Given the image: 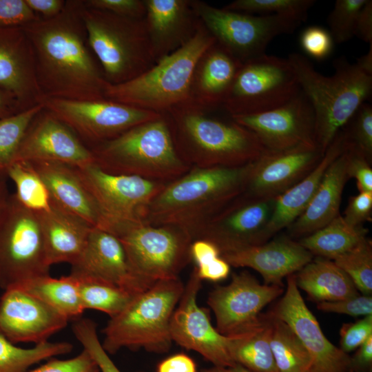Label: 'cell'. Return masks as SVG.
Listing matches in <instances>:
<instances>
[{
	"label": "cell",
	"mask_w": 372,
	"mask_h": 372,
	"mask_svg": "<svg viewBox=\"0 0 372 372\" xmlns=\"http://www.w3.org/2000/svg\"><path fill=\"white\" fill-rule=\"evenodd\" d=\"M65 2L58 14L23 25L32 49L40 91L43 98L104 100L107 81L85 41L83 1Z\"/></svg>",
	"instance_id": "1"
},
{
	"label": "cell",
	"mask_w": 372,
	"mask_h": 372,
	"mask_svg": "<svg viewBox=\"0 0 372 372\" xmlns=\"http://www.w3.org/2000/svg\"><path fill=\"white\" fill-rule=\"evenodd\" d=\"M254 162L233 167H191L165 185L143 222L178 227L194 240L214 215L244 192Z\"/></svg>",
	"instance_id": "2"
},
{
	"label": "cell",
	"mask_w": 372,
	"mask_h": 372,
	"mask_svg": "<svg viewBox=\"0 0 372 372\" xmlns=\"http://www.w3.org/2000/svg\"><path fill=\"white\" fill-rule=\"evenodd\" d=\"M205 112L187 103L163 114L178 154L190 167H240L267 150L248 129L233 120L209 117Z\"/></svg>",
	"instance_id": "3"
},
{
	"label": "cell",
	"mask_w": 372,
	"mask_h": 372,
	"mask_svg": "<svg viewBox=\"0 0 372 372\" xmlns=\"http://www.w3.org/2000/svg\"><path fill=\"white\" fill-rule=\"evenodd\" d=\"M287 59L300 90L312 106L315 143L324 154L338 133L371 96L372 76L342 57L334 61V73L331 76L316 71L300 54L291 53Z\"/></svg>",
	"instance_id": "4"
},
{
	"label": "cell",
	"mask_w": 372,
	"mask_h": 372,
	"mask_svg": "<svg viewBox=\"0 0 372 372\" xmlns=\"http://www.w3.org/2000/svg\"><path fill=\"white\" fill-rule=\"evenodd\" d=\"M215 43V38L199 21L189 41L144 73L118 84L107 82L105 99L160 114L188 103L196 65Z\"/></svg>",
	"instance_id": "5"
},
{
	"label": "cell",
	"mask_w": 372,
	"mask_h": 372,
	"mask_svg": "<svg viewBox=\"0 0 372 372\" xmlns=\"http://www.w3.org/2000/svg\"><path fill=\"white\" fill-rule=\"evenodd\" d=\"M88 148L94 163L113 174L169 183L191 168L178 154L167 121L163 114Z\"/></svg>",
	"instance_id": "6"
},
{
	"label": "cell",
	"mask_w": 372,
	"mask_h": 372,
	"mask_svg": "<svg viewBox=\"0 0 372 372\" xmlns=\"http://www.w3.org/2000/svg\"><path fill=\"white\" fill-rule=\"evenodd\" d=\"M184 287L179 278L162 280L135 296L103 329L104 350L108 354L123 348L155 353L169 351L173 342L170 322Z\"/></svg>",
	"instance_id": "7"
},
{
	"label": "cell",
	"mask_w": 372,
	"mask_h": 372,
	"mask_svg": "<svg viewBox=\"0 0 372 372\" xmlns=\"http://www.w3.org/2000/svg\"><path fill=\"white\" fill-rule=\"evenodd\" d=\"M81 15L88 45L99 59L107 83L128 81L156 63L145 18L117 15L85 3Z\"/></svg>",
	"instance_id": "8"
},
{
	"label": "cell",
	"mask_w": 372,
	"mask_h": 372,
	"mask_svg": "<svg viewBox=\"0 0 372 372\" xmlns=\"http://www.w3.org/2000/svg\"><path fill=\"white\" fill-rule=\"evenodd\" d=\"M105 230L118 238L134 271L150 283L179 278L191 261L192 238L178 227L116 221L109 223Z\"/></svg>",
	"instance_id": "9"
},
{
	"label": "cell",
	"mask_w": 372,
	"mask_h": 372,
	"mask_svg": "<svg viewBox=\"0 0 372 372\" xmlns=\"http://www.w3.org/2000/svg\"><path fill=\"white\" fill-rule=\"evenodd\" d=\"M39 216L10 194L0 209V288L49 275Z\"/></svg>",
	"instance_id": "10"
},
{
	"label": "cell",
	"mask_w": 372,
	"mask_h": 372,
	"mask_svg": "<svg viewBox=\"0 0 372 372\" xmlns=\"http://www.w3.org/2000/svg\"><path fill=\"white\" fill-rule=\"evenodd\" d=\"M300 90L289 60L263 54L242 64L223 105L231 116L257 114L282 105Z\"/></svg>",
	"instance_id": "11"
},
{
	"label": "cell",
	"mask_w": 372,
	"mask_h": 372,
	"mask_svg": "<svg viewBox=\"0 0 372 372\" xmlns=\"http://www.w3.org/2000/svg\"><path fill=\"white\" fill-rule=\"evenodd\" d=\"M192 4L216 41L242 63L265 54L272 39L292 33L300 24L274 14L255 15L217 8L200 1H192Z\"/></svg>",
	"instance_id": "12"
},
{
	"label": "cell",
	"mask_w": 372,
	"mask_h": 372,
	"mask_svg": "<svg viewBox=\"0 0 372 372\" xmlns=\"http://www.w3.org/2000/svg\"><path fill=\"white\" fill-rule=\"evenodd\" d=\"M43 109L89 144L110 140L162 114L110 100L78 101L45 97Z\"/></svg>",
	"instance_id": "13"
},
{
	"label": "cell",
	"mask_w": 372,
	"mask_h": 372,
	"mask_svg": "<svg viewBox=\"0 0 372 372\" xmlns=\"http://www.w3.org/2000/svg\"><path fill=\"white\" fill-rule=\"evenodd\" d=\"M76 168L102 211L106 227L110 222H143L149 204L167 183L110 174L94 163Z\"/></svg>",
	"instance_id": "14"
},
{
	"label": "cell",
	"mask_w": 372,
	"mask_h": 372,
	"mask_svg": "<svg viewBox=\"0 0 372 372\" xmlns=\"http://www.w3.org/2000/svg\"><path fill=\"white\" fill-rule=\"evenodd\" d=\"M283 287L262 285L247 271L232 275L227 285L218 286L207 297L213 311L216 329L233 336L248 331L260 321V311L282 294Z\"/></svg>",
	"instance_id": "15"
},
{
	"label": "cell",
	"mask_w": 372,
	"mask_h": 372,
	"mask_svg": "<svg viewBox=\"0 0 372 372\" xmlns=\"http://www.w3.org/2000/svg\"><path fill=\"white\" fill-rule=\"evenodd\" d=\"M275 198H255L242 194L214 215L196 239L214 242L220 254L258 245L271 237L268 232Z\"/></svg>",
	"instance_id": "16"
},
{
	"label": "cell",
	"mask_w": 372,
	"mask_h": 372,
	"mask_svg": "<svg viewBox=\"0 0 372 372\" xmlns=\"http://www.w3.org/2000/svg\"><path fill=\"white\" fill-rule=\"evenodd\" d=\"M202 280L194 268L170 322L172 341L200 354L215 366L236 364L229 351L230 337L212 325L207 310L197 303Z\"/></svg>",
	"instance_id": "17"
},
{
	"label": "cell",
	"mask_w": 372,
	"mask_h": 372,
	"mask_svg": "<svg viewBox=\"0 0 372 372\" xmlns=\"http://www.w3.org/2000/svg\"><path fill=\"white\" fill-rule=\"evenodd\" d=\"M231 118L253 132L267 150L281 151L315 143L314 112L301 90L276 108Z\"/></svg>",
	"instance_id": "18"
},
{
	"label": "cell",
	"mask_w": 372,
	"mask_h": 372,
	"mask_svg": "<svg viewBox=\"0 0 372 372\" xmlns=\"http://www.w3.org/2000/svg\"><path fill=\"white\" fill-rule=\"evenodd\" d=\"M272 312L291 327L306 349L309 372H352L351 356L323 333L299 291L295 273L287 276L285 293Z\"/></svg>",
	"instance_id": "19"
},
{
	"label": "cell",
	"mask_w": 372,
	"mask_h": 372,
	"mask_svg": "<svg viewBox=\"0 0 372 372\" xmlns=\"http://www.w3.org/2000/svg\"><path fill=\"white\" fill-rule=\"evenodd\" d=\"M323 156L315 143L281 151L266 150L255 161L242 194L255 198H276L309 174Z\"/></svg>",
	"instance_id": "20"
},
{
	"label": "cell",
	"mask_w": 372,
	"mask_h": 372,
	"mask_svg": "<svg viewBox=\"0 0 372 372\" xmlns=\"http://www.w3.org/2000/svg\"><path fill=\"white\" fill-rule=\"evenodd\" d=\"M71 266L70 274L72 276L106 282L134 296L155 283L136 274L118 238L101 228L92 229L82 254Z\"/></svg>",
	"instance_id": "21"
},
{
	"label": "cell",
	"mask_w": 372,
	"mask_h": 372,
	"mask_svg": "<svg viewBox=\"0 0 372 372\" xmlns=\"http://www.w3.org/2000/svg\"><path fill=\"white\" fill-rule=\"evenodd\" d=\"M17 161L59 162L77 167L94 163L92 152L74 132L44 109L28 128L14 160Z\"/></svg>",
	"instance_id": "22"
},
{
	"label": "cell",
	"mask_w": 372,
	"mask_h": 372,
	"mask_svg": "<svg viewBox=\"0 0 372 372\" xmlns=\"http://www.w3.org/2000/svg\"><path fill=\"white\" fill-rule=\"evenodd\" d=\"M0 298V331L13 344L48 341L68 320L19 287L3 291Z\"/></svg>",
	"instance_id": "23"
},
{
	"label": "cell",
	"mask_w": 372,
	"mask_h": 372,
	"mask_svg": "<svg viewBox=\"0 0 372 372\" xmlns=\"http://www.w3.org/2000/svg\"><path fill=\"white\" fill-rule=\"evenodd\" d=\"M0 91L21 112L41 103L32 49L23 26L0 27Z\"/></svg>",
	"instance_id": "24"
},
{
	"label": "cell",
	"mask_w": 372,
	"mask_h": 372,
	"mask_svg": "<svg viewBox=\"0 0 372 372\" xmlns=\"http://www.w3.org/2000/svg\"><path fill=\"white\" fill-rule=\"evenodd\" d=\"M220 256L230 266L256 270L265 285L283 287L282 279L300 270L313 260V256L299 242L282 237L225 252Z\"/></svg>",
	"instance_id": "25"
},
{
	"label": "cell",
	"mask_w": 372,
	"mask_h": 372,
	"mask_svg": "<svg viewBox=\"0 0 372 372\" xmlns=\"http://www.w3.org/2000/svg\"><path fill=\"white\" fill-rule=\"evenodd\" d=\"M143 1L147 31L156 63L189 41L200 21L190 0Z\"/></svg>",
	"instance_id": "26"
},
{
	"label": "cell",
	"mask_w": 372,
	"mask_h": 372,
	"mask_svg": "<svg viewBox=\"0 0 372 372\" xmlns=\"http://www.w3.org/2000/svg\"><path fill=\"white\" fill-rule=\"evenodd\" d=\"M30 163L44 181L54 204L94 227L105 229L106 220L76 167L59 162Z\"/></svg>",
	"instance_id": "27"
},
{
	"label": "cell",
	"mask_w": 372,
	"mask_h": 372,
	"mask_svg": "<svg viewBox=\"0 0 372 372\" xmlns=\"http://www.w3.org/2000/svg\"><path fill=\"white\" fill-rule=\"evenodd\" d=\"M242 64L216 41L196 65L187 104L205 111L223 105Z\"/></svg>",
	"instance_id": "28"
},
{
	"label": "cell",
	"mask_w": 372,
	"mask_h": 372,
	"mask_svg": "<svg viewBox=\"0 0 372 372\" xmlns=\"http://www.w3.org/2000/svg\"><path fill=\"white\" fill-rule=\"evenodd\" d=\"M347 162L348 144L344 151L327 167L305 210L287 227L292 236H308L327 225L340 214L342 192L349 179L347 171Z\"/></svg>",
	"instance_id": "29"
},
{
	"label": "cell",
	"mask_w": 372,
	"mask_h": 372,
	"mask_svg": "<svg viewBox=\"0 0 372 372\" xmlns=\"http://www.w3.org/2000/svg\"><path fill=\"white\" fill-rule=\"evenodd\" d=\"M37 215L48 265L74 264L82 254L94 227L53 202L48 211Z\"/></svg>",
	"instance_id": "30"
},
{
	"label": "cell",
	"mask_w": 372,
	"mask_h": 372,
	"mask_svg": "<svg viewBox=\"0 0 372 372\" xmlns=\"http://www.w3.org/2000/svg\"><path fill=\"white\" fill-rule=\"evenodd\" d=\"M347 144L345 134L340 130L316 167L295 185L275 198L268 225L271 236L288 227L302 214L316 194L327 167L344 151Z\"/></svg>",
	"instance_id": "31"
},
{
	"label": "cell",
	"mask_w": 372,
	"mask_h": 372,
	"mask_svg": "<svg viewBox=\"0 0 372 372\" xmlns=\"http://www.w3.org/2000/svg\"><path fill=\"white\" fill-rule=\"evenodd\" d=\"M295 276L298 287L317 303L340 300L360 293L350 277L333 260L326 258L312 260Z\"/></svg>",
	"instance_id": "32"
},
{
	"label": "cell",
	"mask_w": 372,
	"mask_h": 372,
	"mask_svg": "<svg viewBox=\"0 0 372 372\" xmlns=\"http://www.w3.org/2000/svg\"><path fill=\"white\" fill-rule=\"evenodd\" d=\"M270 313L262 315L251 330L229 336V351L234 362L250 372H278L270 346Z\"/></svg>",
	"instance_id": "33"
},
{
	"label": "cell",
	"mask_w": 372,
	"mask_h": 372,
	"mask_svg": "<svg viewBox=\"0 0 372 372\" xmlns=\"http://www.w3.org/2000/svg\"><path fill=\"white\" fill-rule=\"evenodd\" d=\"M367 233L362 225L351 226L339 214L323 227L302 237L299 243L313 256L333 260L365 240Z\"/></svg>",
	"instance_id": "34"
},
{
	"label": "cell",
	"mask_w": 372,
	"mask_h": 372,
	"mask_svg": "<svg viewBox=\"0 0 372 372\" xmlns=\"http://www.w3.org/2000/svg\"><path fill=\"white\" fill-rule=\"evenodd\" d=\"M17 287L37 297L68 320L80 318L85 311L77 281L70 274L59 278H52L50 274L39 276Z\"/></svg>",
	"instance_id": "35"
},
{
	"label": "cell",
	"mask_w": 372,
	"mask_h": 372,
	"mask_svg": "<svg viewBox=\"0 0 372 372\" xmlns=\"http://www.w3.org/2000/svg\"><path fill=\"white\" fill-rule=\"evenodd\" d=\"M270 346L278 372H309V355L291 327L271 311Z\"/></svg>",
	"instance_id": "36"
},
{
	"label": "cell",
	"mask_w": 372,
	"mask_h": 372,
	"mask_svg": "<svg viewBox=\"0 0 372 372\" xmlns=\"http://www.w3.org/2000/svg\"><path fill=\"white\" fill-rule=\"evenodd\" d=\"M15 185L18 201L28 210L39 214L48 211L52 200L44 181L28 161H14L5 169Z\"/></svg>",
	"instance_id": "37"
},
{
	"label": "cell",
	"mask_w": 372,
	"mask_h": 372,
	"mask_svg": "<svg viewBox=\"0 0 372 372\" xmlns=\"http://www.w3.org/2000/svg\"><path fill=\"white\" fill-rule=\"evenodd\" d=\"M73 345L68 342L46 341L31 348L15 345L0 331V372H28L35 364L69 353Z\"/></svg>",
	"instance_id": "38"
},
{
	"label": "cell",
	"mask_w": 372,
	"mask_h": 372,
	"mask_svg": "<svg viewBox=\"0 0 372 372\" xmlns=\"http://www.w3.org/2000/svg\"><path fill=\"white\" fill-rule=\"evenodd\" d=\"M72 276L77 281L84 310L100 311L112 318L123 311L135 296L126 290L106 282L87 277Z\"/></svg>",
	"instance_id": "39"
},
{
	"label": "cell",
	"mask_w": 372,
	"mask_h": 372,
	"mask_svg": "<svg viewBox=\"0 0 372 372\" xmlns=\"http://www.w3.org/2000/svg\"><path fill=\"white\" fill-rule=\"evenodd\" d=\"M43 110L40 103L0 118V167L6 169L14 160L23 136L34 118Z\"/></svg>",
	"instance_id": "40"
},
{
	"label": "cell",
	"mask_w": 372,
	"mask_h": 372,
	"mask_svg": "<svg viewBox=\"0 0 372 372\" xmlns=\"http://www.w3.org/2000/svg\"><path fill=\"white\" fill-rule=\"evenodd\" d=\"M315 2L313 0H236L223 8L251 14H274L301 23L306 20L309 10Z\"/></svg>",
	"instance_id": "41"
},
{
	"label": "cell",
	"mask_w": 372,
	"mask_h": 372,
	"mask_svg": "<svg viewBox=\"0 0 372 372\" xmlns=\"http://www.w3.org/2000/svg\"><path fill=\"white\" fill-rule=\"evenodd\" d=\"M333 261L350 277L361 294L371 295L372 245L369 238Z\"/></svg>",
	"instance_id": "42"
},
{
	"label": "cell",
	"mask_w": 372,
	"mask_h": 372,
	"mask_svg": "<svg viewBox=\"0 0 372 372\" xmlns=\"http://www.w3.org/2000/svg\"><path fill=\"white\" fill-rule=\"evenodd\" d=\"M366 0H337L327 23L329 32L336 43L349 41L355 36V25L361 8Z\"/></svg>",
	"instance_id": "43"
},
{
	"label": "cell",
	"mask_w": 372,
	"mask_h": 372,
	"mask_svg": "<svg viewBox=\"0 0 372 372\" xmlns=\"http://www.w3.org/2000/svg\"><path fill=\"white\" fill-rule=\"evenodd\" d=\"M72 332L97 364L101 372H121L103 348L97 334L96 324L89 318H79L72 324Z\"/></svg>",
	"instance_id": "44"
},
{
	"label": "cell",
	"mask_w": 372,
	"mask_h": 372,
	"mask_svg": "<svg viewBox=\"0 0 372 372\" xmlns=\"http://www.w3.org/2000/svg\"><path fill=\"white\" fill-rule=\"evenodd\" d=\"M345 125H348V127L342 130L349 143L358 149L371 163L372 160L371 105L365 103L362 104Z\"/></svg>",
	"instance_id": "45"
},
{
	"label": "cell",
	"mask_w": 372,
	"mask_h": 372,
	"mask_svg": "<svg viewBox=\"0 0 372 372\" xmlns=\"http://www.w3.org/2000/svg\"><path fill=\"white\" fill-rule=\"evenodd\" d=\"M333 42L330 32L317 25L307 27L300 37L302 50L318 61L324 60L331 54Z\"/></svg>",
	"instance_id": "46"
},
{
	"label": "cell",
	"mask_w": 372,
	"mask_h": 372,
	"mask_svg": "<svg viewBox=\"0 0 372 372\" xmlns=\"http://www.w3.org/2000/svg\"><path fill=\"white\" fill-rule=\"evenodd\" d=\"M317 309L324 312L364 317L372 315V297L359 293L340 300L318 302Z\"/></svg>",
	"instance_id": "47"
},
{
	"label": "cell",
	"mask_w": 372,
	"mask_h": 372,
	"mask_svg": "<svg viewBox=\"0 0 372 372\" xmlns=\"http://www.w3.org/2000/svg\"><path fill=\"white\" fill-rule=\"evenodd\" d=\"M30 372H101L90 355L83 349L82 352L70 359L60 360L52 358L45 364Z\"/></svg>",
	"instance_id": "48"
},
{
	"label": "cell",
	"mask_w": 372,
	"mask_h": 372,
	"mask_svg": "<svg viewBox=\"0 0 372 372\" xmlns=\"http://www.w3.org/2000/svg\"><path fill=\"white\" fill-rule=\"evenodd\" d=\"M340 348L346 353L357 349L372 335V315L355 322L344 323L340 330Z\"/></svg>",
	"instance_id": "49"
},
{
	"label": "cell",
	"mask_w": 372,
	"mask_h": 372,
	"mask_svg": "<svg viewBox=\"0 0 372 372\" xmlns=\"http://www.w3.org/2000/svg\"><path fill=\"white\" fill-rule=\"evenodd\" d=\"M370 164L366 157L348 141L347 174L349 178H354L356 180L360 192H372V169Z\"/></svg>",
	"instance_id": "50"
},
{
	"label": "cell",
	"mask_w": 372,
	"mask_h": 372,
	"mask_svg": "<svg viewBox=\"0 0 372 372\" xmlns=\"http://www.w3.org/2000/svg\"><path fill=\"white\" fill-rule=\"evenodd\" d=\"M38 17L25 0H0V27L23 26Z\"/></svg>",
	"instance_id": "51"
},
{
	"label": "cell",
	"mask_w": 372,
	"mask_h": 372,
	"mask_svg": "<svg viewBox=\"0 0 372 372\" xmlns=\"http://www.w3.org/2000/svg\"><path fill=\"white\" fill-rule=\"evenodd\" d=\"M84 3L88 7L123 17L143 19L146 13L143 0H89Z\"/></svg>",
	"instance_id": "52"
},
{
	"label": "cell",
	"mask_w": 372,
	"mask_h": 372,
	"mask_svg": "<svg viewBox=\"0 0 372 372\" xmlns=\"http://www.w3.org/2000/svg\"><path fill=\"white\" fill-rule=\"evenodd\" d=\"M372 192H360L350 197L343 218L351 226L358 227L371 220Z\"/></svg>",
	"instance_id": "53"
},
{
	"label": "cell",
	"mask_w": 372,
	"mask_h": 372,
	"mask_svg": "<svg viewBox=\"0 0 372 372\" xmlns=\"http://www.w3.org/2000/svg\"><path fill=\"white\" fill-rule=\"evenodd\" d=\"M190 260L195 267L205 265L220 256L219 248L212 242L206 239H196L192 242L189 247Z\"/></svg>",
	"instance_id": "54"
},
{
	"label": "cell",
	"mask_w": 372,
	"mask_h": 372,
	"mask_svg": "<svg viewBox=\"0 0 372 372\" xmlns=\"http://www.w3.org/2000/svg\"><path fill=\"white\" fill-rule=\"evenodd\" d=\"M231 266L221 256L211 262L194 269L201 280L219 282L226 279L229 275Z\"/></svg>",
	"instance_id": "55"
},
{
	"label": "cell",
	"mask_w": 372,
	"mask_h": 372,
	"mask_svg": "<svg viewBox=\"0 0 372 372\" xmlns=\"http://www.w3.org/2000/svg\"><path fill=\"white\" fill-rule=\"evenodd\" d=\"M157 372H197V368L191 357L185 353H177L161 361Z\"/></svg>",
	"instance_id": "56"
},
{
	"label": "cell",
	"mask_w": 372,
	"mask_h": 372,
	"mask_svg": "<svg viewBox=\"0 0 372 372\" xmlns=\"http://www.w3.org/2000/svg\"><path fill=\"white\" fill-rule=\"evenodd\" d=\"M355 36L366 43H372L371 0H366L360 9L355 25Z\"/></svg>",
	"instance_id": "57"
},
{
	"label": "cell",
	"mask_w": 372,
	"mask_h": 372,
	"mask_svg": "<svg viewBox=\"0 0 372 372\" xmlns=\"http://www.w3.org/2000/svg\"><path fill=\"white\" fill-rule=\"evenodd\" d=\"M351 356L352 372H371L372 370V335L370 336Z\"/></svg>",
	"instance_id": "58"
},
{
	"label": "cell",
	"mask_w": 372,
	"mask_h": 372,
	"mask_svg": "<svg viewBox=\"0 0 372 372\" xmlns=\"http://www.w3.org/2000/svg\"><path fill=\"white\" fill-rule=\"evenodd\" d=\"M25 2L32 11L41 14L45 18L58 14L65 3L62 0H25Z\"/></svg>",
	"instance_id": "59"
},
{
	"label": "cell",
	"mask_w": 372,
	"mask_h": 372,
	"mask_svg": "<svg viewBox=\"0 0 372 372\" xmlns=\"http://www.w3.org/2000/svg\"><path fill=\"white\" fill-rule=\"evenodd\" d=\"M20 112L13 99L0 91V118L10 116Z\"/></svg>",
	"instance_id": "60"
},
{
	"label": "cell",
	"mask_w": 372,
	"mask_h": 372,
	"mask_svg": "<svg viewBox=\"0 0 372 372\" xmlns=\"http://www.w3.org/2000/svg\"><path fill=\"white\" fill-rule=\"evenodd\" d=\"M355 64L368 75L372 76V43L368 52L357 59Z\"/></svg>",
	"instance_id": "61"
},
{
	"label": "cell",
	"mask_w": 372,
	"mask_h": 372,
	"mask_svg": "<svg viewBox=\"0 0 372 372\" xmlns=\"http://www.w3.org/2000/svg\"><path fill=\"white\" fill-rule=\"evenodd\" d=\"M6 177L5 170L0 169V209L10 195L6 182Z\"/></svg>",
	"instance_id": "62"
},
{
	"label": "cell",
	"mask_w": 372,
	"mask_h": 372,
	"mask_svg": "<svg viewBox=\"0 0 372 372\" xmlns=\"http://www.w3.org/2000/svg\"><path fill=\"white\" fill-rule=\"evenodd\" d=\"M201 372H250L242 366L236 364L233 366L220 367L212 366L210 368L204 369Z\"/></svg>",
	"instance_id": "63"
},
{
	"label": "cell",
	"mask_w": 372,
	"mask_h": 372,
	"mask_svg": "<svg viewBox=\"0 0 372 372\" xmlns=\"http://www.w3.org/2000/svg\"><path fill=\"white\" fill-rule=\"evenodd\" d=\"M0 169L1 170H5V169H3V167H0Z\"/></svg>",
	"instance_id": "64"
}]
</instances>
